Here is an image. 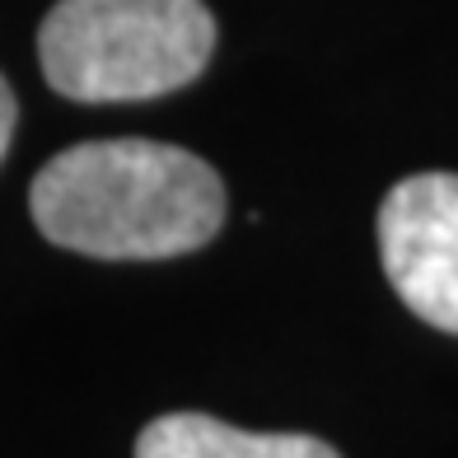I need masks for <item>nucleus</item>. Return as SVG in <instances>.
Wrapping results in <instances>:
<instances>
[{
    "label": "nucleus",
    "mask_w": 458,
    "mask_h": 458,
    "mask_svg": "<svg viewBox=\"0 0 458 458\" xmlns=\"http://www.w3.org/2000/svg\"><path fill=\"white\" fill-rule=\"evenodd\" d=\"M136 458H342L332 445L314 435H267V430H239L201 411H169L155 416L136 440Z\"/></svg>",
    "instance_id": "nucleus-4"
},
{
    "label": "nucleus",
    "mask_w": 458,
    "mask_h": 458,
    "mask_svg": "<svg viewBox=\"0 0 458 458\" xmlns=\"http://www.w3.org/2000/svg\"><path fill=\"white\" fill-rule=\"evenodd\" d=\"M216 19L201 0H56L38 29V61L75 103L174 94L206 71Z\"/></svg>",
    "instance_id": "nucleus-2"
},
{
    "label": "nucleus",
    "mask_w": 458,
    "mask_h": 458,
    "mask_svg": "<svg viewBox=\"0 0 458 458\" xmlns=\"http://www.w3.org/2000/svg\"><path fill=\"white\" fill-rule=\"evenodd\" d=\"M38 229L71 253L155 262L206 248L225 225V182L206 159L159 140H85L33 178Z\"/></svg>",
    "instance_id": "nucleus-1"
},
{
    "label": "nucleus",
    "mask_w": 458,
    "mask_h": 458,
    "mask_svg": "<svg viewBox=\"0 0 458 458\" xmlns=\"http://www.w3.org/2000/svg\"><path fill=\"white\" fill-rule=\"evenodd\" d=\"M14 117H19L14 89H10V80L0 75V159H5V150H10V136H14Z\"/></svg>",
    "instance_id": "nucleus-5"
},
{
    "label": "nucleus",
    "mask_w": 458,
    "mask_h": 458,
    "mask_svg": "<svg viewBox=\"0 0 458 458\" xmlns=\"http://www.w3.org/2000/svg\"><path fill=\"white\" fill-rule=\"evenodd\" d=\"M379 258L411 314L458 337V174L393 187L379 206Z\"/></svg>",
    "instance_id": "nucleus-3"
}]
</instances>
